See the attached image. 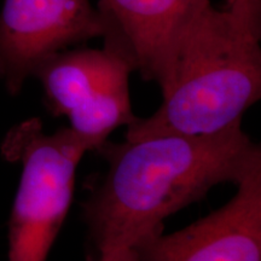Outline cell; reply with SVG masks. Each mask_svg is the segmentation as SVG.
<instances>
[{
  "mask_svg": "<svg viewBox=\"0 0 261 261\" xmlns=\"http://www.w3.org/2000/svg\"><path fill=\"white\" fill-rule=\"evenodd\" d=\"M92 148L73 129L47 135L38 117L9 130L2 154L21 165L9 220V261H46L74 194L75 173Z\"/></svg>",
  "mask_w": 261,
  "mask_h": 261,
  "instance_id": "3",
  "label": "cell"
},
{
  "mask_svg": "<svg viewBox=\"0 0 261 261\" xmlns=\"http://www.w3.org/2000/svg\"><path fill=\"white\" fill-rule=\"evenodd\" d=\"M132 248L139 261H261V166L219 210L177 232L140 238Z\"/></svg>",
  "mask_w": 261,
  "mask_h": 261,
  "instance_id": "6",
  "label": "cell"
},
{
  "mask_svg": "<svg viewBox=\"0 0 261 261\" xmlns=\"http://www.w3.org/2000/svg\"><path fill=\"white\" fill-rule=\"evenodd\" d=\"M99 261H139V259L132 247H121L106 253Z\"/></svg>",
  "mask_w": 261,
  "mask_h": 261,
  "instance_id": "9",
  "label": "cell"
},
{
  "mask_svg": "<svg viewBox=\"0 0 261 261\" xmlns=\"http://www.w3.org/2000/svg\"><path fill=\"white\" fill-rule=\"evenodd\" d=\"M3 76V70H2V67H0V79H2Z\"/></svg>",
  "mask_w": 261,
  "mask_h": 261,
  "instance_id": "10",
  "label": "cell"
},
{
  "mask_svg": "<svg viewBox=\"0 0 261 261\" xmlns=\"http://www.w3.org/2000/svg\"><path fill=\"white\" fill-rule=\"evenodd\" d=\"M242 121L210 135L154 136L94 150L107 162L81 203L89 261L163 230L166 218L203 200L224 182L237 185L261 166V149Z\"/></svg>",
  "mask_w": 261,
  "mask_h": 261,
  "instance_id": "1",
  "label": "cell"
},
{
  "mask_svg": "<svg viewBox=\"0 0 261 261\" xmlns=\"http://www.w3.org/2000/svg\"><path fill=\"white\" fill-rule=\"evenodd\" d=\"M225 8L246 16L253 21L261 22V0H226Z\"/></svg>",
  "mask_w": 261,
  "mask_h": 261,
  "instance_id": "8",
  "label": "cell"
},
{
  "mask_svg": "<svg viewBox=\"0 0 261 261\" xmlns=\"http://www.w3.org/2000/svg\"><path fill=\"white\" fill-rule=\"evenodd\" d=\"M210 0H100L104 45L122 54L133 70L161 86L175 41Z\"/></svg>",
  "mask_w": 261,
  "mask_h": 261,
  "instance_id": "7",
  "label": "cell"
},
{
  "mask_svg": "<svg viewBox=\"0 0 261 261\" xmlns=\"http://www.w3.org/2000/svg\"><path fill=\"white\" fill-rule=\"evenodd\" d=\"M129 61L115 48L64 50L46 58L33 76L40 81L48 110L94 151L116 128L137 119L129 96Z\"/></svg>",
  "mask_w": 261,
  "mask_h": 261,
  "instance_id": "4",
  "label": "cell"
},
{
  "mask_svg": "<svg viewBox=\"0 0 261 261\" xmlns=\"http://www.w3.org/2000/svg\"><path fill=\"white\" fill-rule=\"evenodd\" d=\"M260 23L205 3L175 41L162 104L127 126L126 140L210 135L242 121L261 97Z\"/></svg>",
  "mask_w": 261,
  "mask_h": 261,
  "instance_id": "2",
  "label": "cell"
},
{
  "mask_svg": "<svg viewBox=\"0 0 261 261\" xmlns=\"http://www.w3.org/2000/svg\"><path fill=\"white\" fill-rule=\"evenodd\" d=\"M106 22L89 0H4L0 12L2 79L11 96L52 55L104 37Z\"/></svg>",
  "mask_w": 261,
  "mask_h": 261,
  "instance_id": "5",
  "label": "cell"
}]
</instances>
